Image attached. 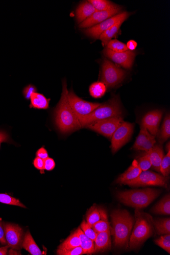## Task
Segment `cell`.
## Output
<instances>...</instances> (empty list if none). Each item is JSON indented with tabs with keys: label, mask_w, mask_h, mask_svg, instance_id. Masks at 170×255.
<instances>
[{
	"label": "cell",
	"mask_w": 170,
	"mask_h": 255,
	"mask_svg": "<svg viewBox=\"0 0 170 255\" xmlns=\"http://www.w3.org/2000/svg\"><path fill=\"white\" fill-rule=\"evenodd\" d=\"M69 91L67 81H62L61 99L55 111V121L58 129L63 134H70L82 128L68 99Z\"/></svg>",
	"instance_id": "6da1fadb"
},
{
	"label": "cell",
	"mask_w": 170,
	"mask_h": 255,
	"mask_svg": "<svg viewBox=\"0 0 170 255\" xmlns=\"http://www.w3.org/2000/svg\"><path fill=\"white\" fill-rule=\"evenodd\" d=\"M115 246H127L134 225V219L125 210H116L111 214Z\"/></svg>",
	"instance_id": "7a4b0ae2"
},
{
	"label": "cell",
	"mask_w": 170,
	"mask_h": 255,
	"mask_svg": "<svg viewBox=\"0 0 170 255\" xmlns=\"http://www.w3.org/2000/svg\"><path fill=\"white\" fill-rule=\"evenodd\" d=\"M123 111L119 96H115L107 103L101 104L88 116L78 118L82 128L93 122L113 117H122Z\"/></svg>",
	"instance_id": "3957f363"
},
{
	"label": "cell",
	"mask_w": 170,
	"mask_h": 255,
	"mask_svg": "<svg viewBox=\"0 0 170 255\" xmlns=\"http://www.w3.org/2000/svg\"><path fill=\"white\" fill-rule=\"evenodd\" d=\"M160 195L158 190L152 188L125 191L118 194V198L124 205L137 209L148 207Z\"/></svg>",
	"instance_id": "277c9868"
},
{
	"label": "cell",
	"mask_w": 170,
	"mask_h": 255,
	"mask_svg": "<svg viewBox=\"0 0 170 255\" xmlns=\"http://www.w3.org/2000/svg\"><path fill=\"white\" fill-rule=\"evenodd\" d=\"M153 221L149 215L136 210V224L130 236V249L138 248L150 237L153 233Z\"/></svg>",
	"instance_id": "5b68a950"
},
{
	"label": "cell",
	"mask_w": 170,
	"mask_h": 255,
	"mask_svg": "<svg viewBox=\"0 0 170 255\" xmlns=\"http://www.w3.org/2000/svg\"><path fill=\"white\" fill-rule=\"evenodd\" d=\"M125 70L116 66L107 59H104L102 65L101 82L107 88H112L121 83L125 78Z\"/></svg>",
	"instance_id": "8992f818"
},
{
	"label": "cell",
	"mask_w": 170,
	"mask_h": 255,
	"mask_svg": "<svg viewBox=\"0 0 170 255\" xmlns=\"http://www.w3.org/2000/svg\"><path fill=\"white\" fill-rule=\"evenodd\" d=\"M168 177L149 171H142L140 175L132 181L124 184L130 186H167Z\"/></svg>",
	"instance_id": "52a82bcc"
},
{
	"label": "cell",
	"mask_w": 170,
	"mask_h": 255,
	"mask_svg": "<svg viewBox=\"0 0 170 255\" xmlns=\"http://www.w3.org/2000/svg\"><path fill=\"white\" fill-rule=\"evenodd\" d=\"M134 124L123 122L114 133L111 139V147L113 154L119 151L131 138L134 130Z\"/></svg>",
	"instance_id": "ba28073f"
},
{
	"label": "cell",
	"mask_w": 170,
	"mask_h": 255,
	"mask_svg": "<svg viewBox=\"0 0 170 255\" xmlns=\"http://www.w3.org/2000/svg\"><path fill=\"white\" fill-rule=\"evenodd\" d=\"M123 122V118L113 117L99 120L85 127V128L96 132L104 137L111 138L114 133Z\"/></svg>",
	"instance_id": "9c48e42d"
},
{
	"label": "cell",
	"mask_w": 170,
	"mask_h": 255,
	"mask_svg": "<svg viewBox=\"0 0 170 255\" xmlns=\"http://www.w3.org/2000/svg\"><path fill=\"white\" fill-rule=\"evenodd\" d=\"M68 99L77 119L88 116L101 105L99 103H90L83 100L78 97L72 90L69 91Z\"/></svg>",
	"instance_id": "30bf717a"
},
{
	"label": "cell",
	"mask_w": 170,
	"mask_h": 255,
	"mask_svg": "<svg viewBox=\"0 0 170 255\" xmlns=\"http://www.w3.org/2000/svg\"><path fill=\"white\" fill-rule=\"evenodd\" d=\"M129 16V13L124 11L95 25V26L87 28L84 30L83 32L87 36L94 38V39H98L100 35L104 31L121 20H126Z\"/></svg>",
	"instance_id": "8fae6325"
},
{
	"label": "cell",
	"mask_w": 170,
	"mask_h": 255,
	"mask_svg": "<svg viewBox=\"0 0 170 255\" xmlns=\"http://www.w3.org/2000/svg\"><path fill=\"white\" fill-rule=\"evenodd\" d=\"M4 233L6 243L12 249H22L24 240V231L18 225L4 223Z\"/></svg>",
	"instance_id": "7c38bea8"
},
{
	"label": "cell",
	"mask_w": 170,
	"mask_h": 255,
	"mask_svg": "<svg viewBox=\"0 0 170 255\" xmlns=\"http://www.w3.org/2000/svg\"><path fill=\"white\" fill-rule=\"evenodd\" d=\"M103 53L104 56L126 69L132 67L136 56V53L133 51L128 50L124 52L117 53L107 48L103 50Z\"/></svg>",
	"instance_id": "4fadbf2b"
},
{
	"label": "cell",
	"mask_w": 170,
	"mask_h": 255,
	"mask_svg": "<svg viewBox=\"0 0 170 255\" xmlns=\"http://www.w3.org/2000/svg\"><path fill=\"white\" fill-rule=\"evenodd\" d=\"M163 114V111L159 110L149 112L143 117L141 125L145 126L152 135L156 136L159 134Z\"/></svg>",
	"instance_id": "5bb4252c"
},
{
	"label": "cell",
	"mask_w": 170,
	"mask_h": 255,
	"mask_svg": "<svg viewBox=\"0 0 170 255\" xmlns=\"http://www.w3.org/2000/svg\"><path fill=\"white\" fill-rule=\"evenodd\" d=\"M121 8L109 11H97L94 14L79 24L80 28H89L120 14Z\"/></svg>",
	"instance_id": "9a60e30c"
},
{
	"label": "cell",
	"mask_w": 170,
	"mask_h": 255,
	"mask_svg": "<svg viewBox=\"0 0 170 255\" xmlns=\"http://www.w3.org/2000/svg\"><path fill=\"white\" fill-rule=\"evenodd\" d=\"M155 137L145 126L141 125L140 133L132 149L146 152L149 151L155 145L156 143Z\"/></svg>",
	"instance_id": "2e32d148"
},
{
	"label": "cell",
	"mask_w": 170,
	"mask_h": 255,
	"mask_svg": "<svg viewBox=\"0 0 170 255\" xmlns=\"http://www.w3.org/2000/svg\"><path fill=\"white\" fill-rule=\"evenodd\" d=\"M142 172L136 160H135L132 165L126 171L121 175L116 181V183L124 184L126 182L135 180Z\"/></svg>",
	"instance_id": "e0dca14e"
},
{
	"label": "cell",
	"mask_w": 170,
	"mask_h": 255,
	"mask_svg": "<svg viewBox=\"0 0 170 255\" xmlns=\"http://www.w3.org/2000/svg\"><path fill=\"white\" fill-rule=\"evenodd\" d=\"M94 243L95 253L109 249L111 247L110 231L98 233Z\"/></svg>",
	"instance_id": "ac0fdd59"
},
{
	"label": "cell",
	"mask_w": 170,
	"mask_h": 255,
	"mask_svg": "<svg viewBox=\"0 0 170 255\" xmlns=\"http://www.w3.org/2000/svg\"><path fill=\"white\" fill-rule=\"evenodd\" d=\"M96 11L97 10L89 1L81 3L77 7L76 11V18L78 23L80 24L83 22Z\"/></svg>",
	"instance_id": "d6986e66"
},
{
	"label": "cell",
	"mask_w": 170,
	"mask_h": 255,
	"mask_svg": "<svg viewBox=\"0 0 170 255\" xmlns=\"http://www.w3.org/2000/svg\"><path fill=\"white\" fill-rule=\"evenodd\" d=\"M147 152L151 162V167L155 171L160 172L161 163L164 157L162 147L159 145H154Z\"/></svg>",
	"instance_id": "ffe728a7"
},
{
	"label": "cell",
	"mask_w": 170,
	"mask_h": 255,
	"mask_svg": "<svg viewBox=\"0 0 170 255\" xmlns=\"http://www.w3.org/2000/svg\"><path fill=\"white\" fill-rule=\"evenodd\" d=\"M104 219H108L106 211L97 206L91 207L86 215V222L91 226Z\"/></svg>",
	"instance_id": "44dd1931"
},
{
	"label": "cell",
	"mask_w": 170,
	"mask_h": 255,
	"mask_svg": "<svg viewBox=\"0 0 170 255\" xmlns=\"http://www.w3.org/2000/svg\"><path fill=\"white\" fill-rule=\"evenodd\" d=\"M75 232L80 239V246L83 250L84 254L92 255L95 253L94 241L84 233L81 228H78Z\"/></svg>",
	"instance_id": "7402d4cb"
},
{
	"label": "cell",
	"mask_w": 170,
	"mask_h": 255,
	"mask_svg": "<svg viewBox=\"0 0 170 255\" xmlns=\"http://www.w3.org/2000/svg\"><path fill=\"white\" fill-rule=\"evenodd\" d=\"M22 247L32 255H44L29 231L26 232L24 236Z\"/></svg>",
	"instance_id": "603a6c76"
},
{
	"label": "cell",
	"mask_w": 170,
	"mask_h": 255,
	"mask_svg": "<svg viewBox=\"0 0 170 255\" xmlns=\"http://www.w3.org/2000/svg\"><path fill=\"white\" fill-rule=\"evenodd\" d=\"M125 21V20H122L118 22L100 35L99 39L102 42L104 46H107L112 38L119 33L121 25Z\"/></svg>",
	"instance_id": "cb8c5ba5"
},
{
	"label": "cell",
	"mask_w": 170,
	"mask_h": 255,
	"mask_svg": "<svg viewBox=\"0 0 170 255\" xmlns=\"http://www.w3.org/2000/svg\"><path fill=\"white\" fill-rule=\"evenodd\" d=\"M30 108L36 109L46 110L49 107L50 99L37 92L33 93L30 98Z\"/></svg>",
	"instance_id": "d4e9b609"
},
{
	"label": "cell",
	"mask_w": 170,
	"mask_h": 255,
	"mask_svg": "<svg viewBox=\"0 0 170 255\" xmlns=\"http://www.w3.org/2000/svg\"><path fill=\"white\" fill-rule=\"evenodd\" d=\"M152 212L155 214L170 215V196L166 195L152 209Z\"/></svg>",
	"instance_id": "484cf974"
},
{
	"label": "cell",
	"mask_w": 170,
	"mask_h": 255,
	"mask_svg": "<svg viewBox=\"0 0 170 255\" xmlns=\"http://www.w3.org/2000/svg\"><path fill=\"white\" fill-rule=\"evenodd\" d=\"M107 87L101 82H97L91 84L89 87L90 95L95 98L102 97L107 92Z\"/></svg>",
	"instance_id": "4316f807"
},
{
	"label": "cell",
	"mask_w": 170,
	"mask_h": 255,
	"mask_svg": "<svg viewBox=\"0 0 170 255\" xmlns=\"http://www.w3.org/2000/svg\"><path fill=\"white\" fill-rule=\"evenodd\" d=\"M89 1L97 11H109L121 8L107 0H90Z\"/></svg>",
	"instance_id": "83f0119b"
},
{
	"label": "cell",
	"mask_w": 170,
	"mask_h": 255,
	"mask_svg": "<svg viewBox=\"0 0 170 255\" xmlns=\"http://www.w3.org/2000/svg\"><path fill=\"white\" fill-rule=\"evenodd\" d=\"M80 246V239L76 232H74L59 246L58 249L61 250H69Z\"/></svg>",
	"instance_id": "f1b7e54d"
},
{
	"label": "cell",
	"mask_w": 170,
	"mask_h": 255,
	"mask_svg": "<svg viewBox=\"0 0 170 255\" xmlns=\"http://www.w3.org/2000/svg\"><path fill=\"white\" fill-rule=\"evenodd\" d=\"M153 223L158 234H170V219L169 218L156 220Z\"/></svg>",
	"instance_id": "f546056e"
},
{
	"label": "cell",
	"mask_w": 170,
	"mask_h": 255,
	"mask_svg": "<svg viewBox=\"0 0 170 255\" xmlns=\"http://www.w3.org/2000/svg\"><path fill=\"white\" fill-rule=\"evenodd\" d=\"M159 139L161 143L165 142L170 137V116L167 114L159 133Z\"/></svg>",
	"instance_id": "4dcf8cb0"
},
{
	"label": "cell",
	"mask_w": 170,
	"mask_h": 255,
	"mask_svg": "<svg viewBox=\"0 0 170 255\" xmlns=\"http://www.w3.org/2000/svg\"><path fill=\"white\" fill-rule=\"evenodd\" d=\"M137 161L142 171L148 170L152 166L151 162L147 152H144L137 157Z\"/></svg>",
	"instance_id": "1f68e13d"
},
{
	"label": "cell",
	"mask_w": 170,
	"mask_h": 255,
	"mask_svg": "<svg viewBox=\"0 0 170 255\" xmlns=\"http://www.w3.org/2000/svg\"><path fill=\"white\" fill-rule=\"evenodd\" d=\"M107 48L117 53H122L128 50L126 45L117 40H112L107 45Z\"/></svg>",
	"instance_id": "d6a6232c"
},
{
	"label": "cell",
	"mask_w": 170,
	"mask_h": 255,
	"mask_svg": "<svg viewBox=\"0 0 170 255\" xmlns=\"http://www.w3.org/2000/svg\"><path fill=\"white\" fill-rule=\"evenodd\" d=\"M0 202L6 204V205L20 207L23 208L26 207L19 200L12 197L7 194H0Z\"/></svg>",
	"instance_id": "836d02e7"
},
{
	"label": "cell",
	"mask_w": 170,
	"mask_h": 255,
	"mask_svg": "<svg viewBox=\"0 0 170 255\" xmlns=\"http://www.w3.org/2000/svg\"><path fill=\"white\" fill-rule=\"evenodd\" d=\"M160 173L164 176L168 177L170 173V149L163 158L160 165Z\"/></svg>",
	"instance_id": "e575fe53"
},
{
	"label": "cell",
	"mask_w": 170,
	"mask_h": 255,
	"mask_svg": "<svg viewBox=\"0 0 170 255\" xmlns=\"http://www.w3.org/2000/svg\"><path fill=\"white\" fill-rule=\"evenodd\" d=\"M155 244L170 254V235L166 234L155 240Z\"/></svg>",
	"instance_id": "d590c367"
},
{
	"label": "cell",
	"mask_w": 170,
	"mask_h": 255,
	"mask_svg": "<svg viewBox=\"0 0 170 255\" xmlns=\"http://www.w3.org/2000/svg\"><path fill=\"white\" fill-rule=\"evenodd\" d=\"M92 227L97 233L110 231V226L108 219L100 220L95 223Z\"/></svg>",
	"instance_id": "8d00e7d4"
},
{
	"label": "cell",
	"mask_w": 170,
	"mask_h": 255,
	"mask_svg": "<svg viewBox=\"0 0 170 255\" xmlns=\"http://www.w3.org/2000/svg\"><path fill=\"white\" fill-rule=\"evenodd\" d=\"M81 229L88 237L94 241H95L97 233L95 231L92 226H90L85 221H83L81 225Z\"/></svg>",
	"instance_id": "74e56055"
},
{
	"label": "cell",
	"mask_w": 170,
	"mask_h": 255,
	"mask_svg": "<svg viewBox=\"0 0 170 255\" xmlns=\"http://www.w3.org/2000/svg\"><path fill=\"white\" fill-rule=\"evenodd\" d=\"M57 254L58 255H84V252L81 247L79 246L69 250L58 249Z\"/></svg>",
	"instance_id": "f35d334b"
},
{
	"label": "cell",
	"mask_w": 170,
	"mask_h": 255,
	"mask_svg": "<svg viewBox=\"0 0 170 255\" xmlns=\"http://www.w3.org/2000/svg\"><path fill=\"white\" fill-rule=\"evenodd\" d=\"M37 92V88L33 85H29L25 87L23 91V94L25 99H30L32 94Z\"/></svg>",
	"instance_id": "ab89813d"
},
{
	"label": "cell",
	"mask_w": 170,
	"mask_h": 255,
	"mask_svg": "<svg viewBox=\"0 0 170 255\" xmlns=\"http://www.w3.org/2000/svg\"><path fill=\"white\" fill-rule=\"evenodd\" d=\"M56 166V163L53 159L48 158L44 160V168L48 171L53 170Z\"/></svg>",
	"instance_id": "60d3db41"
},
{
	"label": "cell",
	"mask_w": 170,
	"mask_h": 255,
	"mask_svg": "<svg viewBox=\"0 0 170 255\" xmlns=\"http://www.w3.org/2000/svg\"><path fill=\"white\" fill-rule=\"evenodd\" d=\"M33 165L35 168L40 170L41 174L44 173V160L36 157L33 161Z\"/></svg>",
	"instance_id": "b9f144b4"
},
{
	"label": "cell",
	"mask_w": 170,
	"mask_h": 255,
	"mask_svg": "<svg viewBox=\"0 0 170 255\" xmlns=\"http://www.w3.org/2000/svg\"><path fill=\"white\" fill-rule=\"evenodd\" d=\"M11 139L8 134L4 131L0 130V147L3 142L11 143Z\"/></svg>",
	"instance_id": "7bdbcfd3"
},
{
	"label": "cell",
	"mask_w": 170,
	"mask_h": 255,
	"mask_svg": "<svg viewBox=\"0 0 170 255\" xmlns=\"http://www.w3.org/2000/svg\"><path fill=\"white\" fill-rule=\"evenodd\" d=\"M0 243L2 245L6 244V240L5 236L4 223L0 220Z\"/></svg>",
	"instance_id": "ee69618b"
},
{
	"label": "cell",
	"mask_w": 170,
	"mask_h": 255,
	"mask_svg": "<svg viewBox=\"0 0 170 255\" xmlns=\"http://www.w3.org/2000/svg\"><path fill=\"white\" fill-rule=\"evenodd\" d=\"M36 157L43 160H46L49 158V154L47 150L44 147L39 149L36 154Z\"/></svg>",
	"instance_id": "f6af8a7d"
},
{
	"label": "cell",
	"mask_w": 170,
	"mask_h": 255,
	"mask_svg": "<svg viewBox=\"0 0 170 255\" xmlns=\"http://www.w3.org/2000/svg\"><path fill=\"white\" fill-rule=\"evenodd\" d=\"M126 45L129 50L133 51L136 49L138 44L135 41L130 40L127 42Z\"/></svg>",
	"instance_id": "bcb514c9"
},
{
	"label": "cell",
	"mask_w": 170,
	"mask_h": 255,
	"mask_svg": "<svg viewBox=\"0 0 170 255\" xmlns=\"http://www.w3.org/2000/svg\"><path fill=\"white\" fill-rule=\"evenodd\" d=\"M9 247L6 246L0 248V255H6L8 253V248Z\"/></svg>",
	"instance_id": "7dc6e473"
},
{
	"label": "cell",
	"mask_w": 170,
	"mask_h": 255,
	"mask_svg": "<svg viewBox=\"0 0 170 255\" xmlns=\"http://www.w3.org/2000/svg\"><path fill=\"white\" fill-rule=\"evenodd\" d=\"M8 255H21V253L19 250H16L11 249L8 252Z\"/></svg>",
	"instance_id": "c3c4849f"
}]
</instances>
